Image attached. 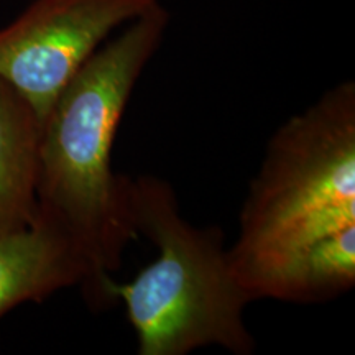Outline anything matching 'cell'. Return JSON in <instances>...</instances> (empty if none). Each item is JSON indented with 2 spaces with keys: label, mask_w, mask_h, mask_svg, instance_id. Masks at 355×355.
<instances>
[{
  "label": "cell",
  "mask_w": 355,
  "mask_h": 355,
  "mask_svg": "<svg viewBox=\"0 0 355 355\" xmlns=\"http://www.w3.org/2000/svg\"><path fill=\"white\" fill-rule=\"evenodd\" d=\"M162 6L99 46L66 84L43 119L38 212L76 242L89 265L83 288L92 309H104L101 286L119 270L137 234L127 216L123 175L112 170L119 123L141 71L162 43Z\"/></svg>",
  "instance_id": "6da1fadb"
},
{
  "label": "cell",
  "mask_w": 355,
  "mask_h": 355,
  "mask_svg": "<svg viewBox=\"0 0 355 355\" xmlns=\"http://www.w3.org/2000/svg\"><path fill=\"white\" fill-rule=\"evenodd\" d=\"M133 232L158 255L132 282H102L104 308L123 301L139 355H184L201 347L250 355L255 339L243 311L250 295L235 277L224 234L181 216L176 193L153 175H123Z\"/></svg>",
  "instance_id": "7a4b0ae2"
},
{
  "label": "cell",
  "mask_w": 355,
  "mask_h": 355,
  "mask_svg": "<svg viewBox=\"0 0 355 355\" xmlns=\"http://www.w3.org/2000/svg\"><path fill=\"white\" fill-rule=\"evenodd\" d=\"M229 248L242 286L355 224V84L331 87L279 125Z\"/></svg>",
  "instance_id": "3957f363"
},
{
  "label": "cell",
  "mask_w": 355,
  "mask_h": 355,
  "mask_svg": "<svg viewBox=\"0 0 355 355\" xmlns=\"http://www.w3.org/2000/svg\"><path fill=\"white\" fill-rule=\"evenodd\" d=\"M158 0H35L0 30V78L43 123L56 97L115 28Z\"/></svg>",
  "instance_id": "277c9868"
},
{
  "label": "cell",
  "mask_w": 355,
  "mask_h": 355,
  "mask_svg": "<svg viewBox=\"0 0 355 355\" xmlns=\"http://www.w3.org/2000/svg\"><path fill=\"white\" fill-rule=\"evenodd\" d=\"M89 282V265L76 242L38 212L26 229L0 235V318L26 301Z\"/></svg>",
  "instance_id": "5b68a950"
},
{
  "label": "cell",
  "mask_w": 355,
  "mask_h": 355,
  "mask_svg": "<svg viewBox=\"0 0 355 355\" xmlns=\"http://www.w3.org/2000/svg\"><path fill=\"white\" fill-rule=\"evenodd\" d=\"M40 140L35 109L0 78V235L37 220Z\"/></svg>",
  "instance_id": "8992f818"
},
{
  "label": "cell",
  "mask_w": 355,
  "mask_h": 355,
  "mask_svg": "<svg viewBox=\"0 0 355 355\" xmlns=\"http://www.w3.org/2000/svg\"><path fill=\"white\" fill-rule=\"evenodd\" d=\"M355 285V224L327 235L257 279L252 300L322 303Z\"/></svg>",
  "instance_id": "52a82bcc"
}]
</instances>
